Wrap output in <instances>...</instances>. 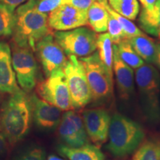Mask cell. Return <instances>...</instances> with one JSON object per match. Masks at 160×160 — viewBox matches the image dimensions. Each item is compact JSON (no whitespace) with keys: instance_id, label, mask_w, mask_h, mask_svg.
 I'll list each match as a JSON object with an SVG mask.
<instances>
[{"instance_id":"52a82bcc","label":"cell","mask_w":160,"mask_h":160,"mask_svg":"<svg viewBox=\"0 0 160 160\" xmlns=\"http://www.w3.org/2000/svg\"><path fill=\"white\" fill-rule=\"evenodd\" d=\"M53 37L68 56L85 57L97 50V33L84 26L69 31H57Z\"/></svg>"},{"instance_id":"484cf974","label":"cell","mask_w":160,"mask_h":160,"mask_svg":"<svg viewBox=\"0 0 160 160\" xmlns=\"http://www.w3.org/2000/svg\"><path fill=\"white\" fill-rule=\"evenodd\" d=\"M14 26V11L0 5V37L13 34Z\"/></svg>"},{"instance_id":"cb8c5ba5","label":"cell","mask_w":160,"mask_h":160,"mask_svg":"<svg viewBox=\"0 0 160 160\" xmlns=\"http://www.w3.org/2000/svg\"><path fill=\"white\" fill-rule=\"evenodd\" d=\"M117 46L119 57L132 69L139 68L140 66L145 63L133 50L128 39H123L118 43Z\"/></svg>"},{"instance_id":"277c9868","label":"cell","mask_w":160,"mask_h":160,"mask_svg":"<svg viewBox=\"0 0 160 160\" xmlns=\"http://www.w3.org/2000/svg\"><path fill=\"white\" fill-rule=\"evenodd\" d=\"M135 82L145 115L152 121L160 116V73L151 64L145 63L136 69Z\"/></svg>"},{"instance_id":"30bf717a","label":"cell","mask_w":160,"mask_h":160,"mask_svg":"<svg viewBox=\"0 0 160 160\" xmlns=\"http://www.w3.org/2000/svg\"><path fill=\"white\" fill-rule=\"evenodd\" d=\"M38 58L42 66L46 77L53 72L63 69L68 61L65 52L53 37V33L45 36L36 46Z\"/></svg>"},{"instance_id":"d4e9b609","label":"cell","mask_w":160,"mask_h":160,"mask_svg":"<svg viewBox=\"0 0 160 160\" xmlns=\"http://www.w3.org/2000/svg\"><path fill=\"white\" fill-rule=\"evenodd\" d=\"M99 1L102 2L104 4L107 11L119 22V23L120 24V25L122 26V28L123 31L125 32L128 39L136 37V36L145 34V33L142 31L139 28L137 27L134 23L132 22L131 20L122 17V16H121L119 14V13H117V12L113 11V10L110 7L108 3V0H99Z\"/></svg>"},{"instance_id":"f546056e","label":"cell","mask_w":160,"mask_h":160,"mask_svg":"<svg viewBox=\"0 0 160 160\" xmlns=\"http://www.w3.org/2000/svg\"><path fill=\"white\" fill-rule=\"evenodd\" d=\"M97 0H66L65 5H70L80 11L88 13V10Z\"/></svg>"},{"instance_id":"603a6c76","label":"cell","mask_w":160,"mask_h":160,"mask_svg":"<svg viewBox=\"0 0 160 160\" xmlns=\"http://www.w3.org/2000/svg\"><path fill=\"white\" fill-rule=\"evenodd\" d=\"M108 3L113 11L130 20H135L139 13L138 0H108Z\"/></svg>"},{"instance_id":"ffe728a7","label":"cell","mask_w":160,"mask_h":160,"mask_svg":"<svg viewBox=\"0 0 160 160\" xmlns=\"http://www.w3.org/2000/svg\"><path fill=\"white\" fill-rule=\"evenodd\" d=\"M130 44L137 53L148 64H154L156 57V42L147 35L143 34L131 37Z\"/></svg>"},{"instance_id":"5bb4252c","label":"cell","mask_w":160,"mask_h":160,"mask_svg":"<svg viewBox=\"0 0 160 160\" xmlns=\"http://www.w3.org/2000/svg\"><path fill=\"white\" fill-rule=\"evenodd\" d=\"M32 108V117L38 127L45 130L54 129L61 121L62 111L38 97L36 93L30 97Z\"/></svg>"},{"instance_id":"44dd1931","label":"cell","mask_w":160,"mask_h":160,"mask_svg":"<svg viewBox=\"0 0 160 160\" xmlns=\"http://www.w3.org/2000/svg\"><path fill=\"white\" fill-rule=\"evenodd\" d=\"M97 49L99 59L108 72L113 77V43L108 33L97 35Z\"/></svg>"},{"instance_id":"4dcf8cb0","label":"cell","mask_w":160,"mask_h":160,"mask_svg":"<svg viewBox=\"0 0 160 160\" xmlns=\"http://www.w3.org/2000/svg\"><path fill=\"white\" fill-rule=\"evenodd\" d=\"M27 1L28 0H0V5L8 8L14 11L17 7L22 5Z\"/></svg>"},{"instance_id":"f1b7e54d","label":"cell","mask_w":160,"mask_h":160,"mask_svg":"<svg viewBox=\"0 0 160 160\" xmlns=\"http://www.w3.org/2000/svg\"><path fill=\"white\" fill-rule=\"evenodd\" d=\"M14 160H45V153L41 148H32L24 151Z\"/></svg>"},{"instance_id":"83f0119b","label":"cell","mask_w":160,"mask_h":160,"mask_svg":"<svg viewBox=\"0 0 160 160\" xmlns=\"http://www.w3.org/2000/svg\"><path fill=\"white\" fill-rule=\"evenodd\" d=\"M66 0H38L36 9L44 13H48L62 5H65Z\"/></svg>"},{"instance_id":"7402d4cb","label":"cell","mask_w":160,"mask_h":160,"mask_svg":"<svg viewBox=\"0 0 160 160\" xmlns=\"http://www.w3.org/2000/svg\"><path fill=\"white\" fill-rule=\"evenodd\" d=\"M132 160H160V139H148L142 142Z\"/></svg>"},{"instance_id":"9c48e42d","label":"cell","mask_w":160,"mask_h":160,"mask_svg":"<svg viewBox=\"0 0 160 160\" xmlns=\"http://www.w3.org/2000/svg\"><path fill=\"white\" fill-rule=\"evenodd\" d=\"M12 64L20 88L29 93L37 85L38 65L32 50L12 45Z\"/></svg>"},{"instance_id":"d6986e66","label":"cell","mask_w":160,"mask_h":160,"mask_svg":"<svg viewBox=\"0 0 160 160\" xmlns=\"http://www.w3.org/2000/svg\"><path fill=\"white\" fill-rule=\"evenodd\" d=\"M108 17L104 4L97 0L88 10V25L95 33H104L108 29Z\"/></svg>"},{"instance_id":"ac0fdd59","label":"cell","mask_w":160,"mask_h":160,"mask_svg":"<svg viewBox=\"0 0 160 160\" xmlns=\"http://www.w3.org/2000/svg\"><path fill=\"white\" fill-rule=\"evenodd\" d=\"M139 23L142 30L160 40V0L151 9L142 8Z\"/></svg>"},{"instance_id":"4fadbf2b","label":"cell","mask_w":160,"mask_h":160,"mask_svg":"<svg viewBox=\"0 0 160 160\" xmlns=\"http://www.w3.org/2000/svg\"><path fill=\"white\" fill-rule=\"evenodd\" d=\"M48 25L57 31H65L88 25V13L70 5H62L48 16Z\"/></svg>"},{"instance_id":"4316f807","label":"cell","mask_w":160,"mask_h":160,"mask_svg":"<svg viewBox=\"0 0 160 160\" xmlns=\"http://www.w3.org/2000/svg\"><path fill=\"white\" fill-rule=\"evenodd\" d=\"M107 31H108V33L111 37L112 43L115 44V45H117L118 43L122 41L123 39H128L119 22L110 13L108 17V22Z\"/></svg>"},{"instance_id":"5b68a950","label":"cell","mask_w":160,"mask_h":160,"mask_svg":"<svg viewBox=\"0 0 160 160\" xmlns=\"http://www.w3.org/2000/svg\"><path fill=\"white\" fill-rule=\"evenodd\" d=\"M79 59L85 68L92 101L99 105L107 102L113 93V77L109 74L99 59L97 52Z\"/></svg>"},{"instance_id":"3957f363","label":"cell","mask_w":160,"mask_h":160,"mask_svg":"<svg viewBox=\"0 0 160 160\" xmlns=\"http://www.w3.org/2000/svg\"><path fill=\"white\" fill-rule=\"evenodd\" d=\"M145 135L139 123L122 113H115L111 117L107 149L115 157H125L137 150Z\"/></svg>"},{"instance_id":"d6a6232c","label":"cell","mask_w":160,"mask_h":160,"mask_svg":"<svg viewBox=\"0 0 160 160\" xmlns=\"http://www.w3.org/2000/svg\"><path fill=\"white\" fill-rule=\"evenodd\" d=\"M142 5L143 8L151 9L154 6L157 0H139Z\"/></svg>"},{"instance_id":"9a60e30c","label":"cell","mask_w":160,"mask_h":160,"mask_svg":"<svg viewBox=\"0 0 160 160\" xmlns=\"http://www.w3.org/2000/svg\"><path fill=\"white\" fill-rule=\"evenodd\" d=\"M113 71L119 97L124 99H129L134 91V73L119 57L115 44H113Z\"/></svg>"},{"instance_id":"ba28073f","label":"cell","mask_w":160,"mask_h":160,"mask_svg":"<svg viewBox=\"0 0 160 160\" xmlns=\"http://www.w3.org/2000/svg\"><path fill=\"white\" fill-rule=\"evenodd\" d=\"M38 97L56 106L61 111L73 109L67 81L63 70H58L37 84Z\"/></svg>"},{"instance_id":"8fae6325","label":"cell","mask_w":160,"mask_h":160,"mask_svg":"<svg viewBox=\"0 0 160 160\" xmlns=\"http://www.w3.org/2000/svg\"><path fill=\"white\" fill-rule=\"evenodd\" d=\"M58 126L59 136L65 145L77 148L89 143L82 117L78 113L67 111Z\"/></svg>"},{"instance_id":"7a4b0ae2","label":"cell","mask_w":160,"mask_h":160,"mask_svg":"<svg viewBox=\"0 0 160 160\" xmlns=\"http://www.w3.org/2000/svg\"><path fill=\"white\" fill-rule=\"evenodd\" d=\"M31 117V99L20 88L11 93L2 107L0 131L10 143H17L28 133Z\"/></svg>"},{"instance_id":"e0dca14e","label":"cell","mask_w":160,"mask_h":160,"mask_svg":"<svg viewBox=\"0 0 160 160\" xmlns=\"http://www.w3.org/2000/svg\"><path fill=\"white\" fill-rule=\"evenodd\" d=\"M57 151L69 160H105V155L99 147L89 143L77 148L59 145Z\"/></svg>"},{"instance_id":"7c38bea8","label":"cell","mask_w":160,"mask_h":160,"mask_svg":"<svg viewBox=\"0 0 160 160\" xmlns=\"http://www.w3.org/2000/svg\"><path fill=\"white\" fill-rule=\"evenodd\" d=\"M88 137L95 145L105 143L108 137L111 116L106 110L93 108L85 110L82 116Z\"/></svg>"},{"instance_id":"6da1fadb","label":"cell","mask_w":160,"mask_h":160,"mask_svg":"<svg viewBox=\"0 0 160 160\" xmlns=\"http://www.w3.org/2000/svg\"><path fill=\"white\" fill-rule=\"evenodd\" d=\"M38 0H28L14 11L13 42L35 51L37 43L51 33L48 13L36 9Z\"/></svg>"},{"instance_id":"836d02e7","label":"cell","mask_w":160,"mask_h":160,"mask_svg":"<svg viewBox=\"0 0 160 160\" xmlns=\"http://www.w3.org/2000/svg\"><path fill=\"white\" fill-rule=\"evenodd\" d=\"M154 64H156L160 69V40L156 42V57Z\"/></svg>"},{"instance_id":"2e32d148","label":"cell","mask_w":160,"mask_h":160,"mask_svg":"<svg viewBox=\"0 0 160 160\" xmlns=\"http://www.w3.org/2000/svg\"><path fill=\"white\" fill-rule=\"evenodd\" d=\"M12 64L11 50L8 43L0 42V92L13 93L19 90Z\"/></svg>"},{"instance_id":"8992f818","label":"cell","mask_w":160,"mask_h":160,"mask_svg":"<svg viewBox=\"0 0 160 160\" xmlns=\"http://www.w3.org/2000/svg\"><path fill=\"white\" fill-rule=\"evenodd\" d=\"M62 70L68 87L73 109L83 108L92 101V97L82 63L76 56H68Z\"/></svg>"},{"instance_id":"1f68e13d","label":"cell","mask_w":160,"mask_h":160,"mask_svg":"<svg viewBox=\"0 0 160 160\" xmlns=\"http://www.w3.org/2000/svg\"><path fill=\"white\" fill-rule=\"evenodd\" d=\"M7 139L5 136L0 131V158L5 155V153L7 151Z\"/></svg>"},{"instance_id":"e575fe53","label":"cell","mask_w":160,"mask_h":160,"mask_svg":"<svg viewBox=\"0 0 160 160\" xmlns=\"http://www.w3.org/2000/svg\"><path fill=\"white\" fill-rule=\"evenodd\" d=\"M48 160H63V159H60V158L56 157V156L51 155V156H50V157H48Z\"/></svg>"}]
</instances>
